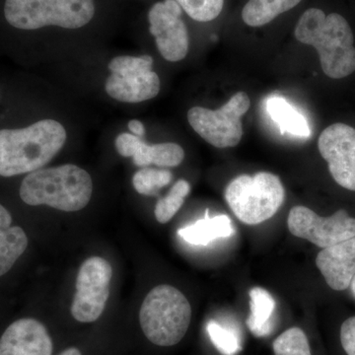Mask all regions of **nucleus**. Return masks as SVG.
Masks as SVG:
<instances>
[{
  "label": "nucleus",
  "instance_id": "f257e3e1",
  "mask_svg": "<svg viewBox=\"0 0 355 355\" xmlns=\"http://www.w3.org/2000/svg\"><path fill=\"white\" fill-rule=\"evenodd\" d=\"M294 35L300 43L316 49L327 76L342 79L355 71L354 33L340 14L326 15L316 7L307 9L298 20Z\"/></svg>",
  "mask_w": 355,
  "mask_h": 355
},
{
  "label": "nucleus",
  "instance_id": "f03ea898",
  "mask_svg": "<svg viewBox=\"0 0 355 355\" xmlns=\"http://www.w3.org/2000/svg\"><path fill=\"white\" fill-rule=\"evenodd\" d=\"M65 140L64 125L55 120L37 121L20 130H0V176L42 169L60 153Z\"/></svg>",
  "mask_w": 355,
  "mask_h": 355
},
{
  "label": "nucleus",
  "instance_id": "7ed1b4c3",
  "mask_svg": "<svg viewBox=\"0 0 355 355\" xmlns=\"http://www.w3.org/2000/svg\"><path fill=\"white\" fill-rule=\"evenodd\" d=\"M93 182L78 166L65 164L30 173L20 187V198L27 205H48L62 211L83 209L90 202Z\"/></svg>",
  "mask_w": 355,
  "mask_h": 355
},
{
  "label": "nucleus",
  "instance_id": "20e7f679",
  "mask_svg": "<svg viewBox=\"0 0 355 355\" xmlns=\"http://www.w3.org/2000/svg\"><path fill=\"white\" fill-rule=\"evenodd\" d=\"M191 308L186 296L167 284L147 294L139 322L147 340L158 347H173L183 340L191 324Z\"/></svg>",
  "mask_w": 355,
  "mask_h": 355
},
{
  "label": "nucleus",
  "instance_id": "39448f33",
  "mask_svg": "<svg viewBox=\"0 0 355 355\" xmlns=\"http://www.w3.org/2000/svg\"><path fill=\"white\" fill-rule=\"evenodd\" d=\"M286 191L279 177L261 172L254 177L241 175L228 184L225 200L243 223L257 225L272 218L282 207Z\"/></svg>",
  "mask_w": 355,
  "mask_h": 355
},
{
  "label": "nucleus",
  "instance_id": "423d86ee",
  "mask_svg": "<svg viewBox=\"0 0 355 355\" xmlns=\"http://www.w3.org/2000/svg\"><path fill=\"white\" fill-rule=\"evenodd\" d=\"M95 14L93 0H6L7 22L22 30L46 26L78 29L88 24Z\"/></svg>",
  "mask_w": 355,
  "mask_h": 355
},
{
  "label": "nucleus",
  "instance_id": "0eeeda50",
  "mask_svg": "<svg viewBox=\"0 0 355 355\" xmlns=\"http://www.w3.org/2000/svg\"><path fill=\"white\" fill-rule=\"evenodd\" d=\"M251 100L245 92H238L218 110L193 107L189 110L188 121L196 132L217 148L237 146L243 137L242 116L249 111Z\"/></svg>",
  "mask_w": 355,
  "mask_h": 355
},
{
  "label": "nucleus",
  "instance_id": "6e6552de",
  "mask_svg": "<svg viewBox=\"0 0 355 355\" xmlns=\"http://www.w3.org/2000/svg\"><path fill=\"white\" fill-rule=\"evenodd\" d=\"M153 58L120 55L110 62L111 76L106 81L107 94L125 103L153 99L160 91V79L153 70Z\"/></svg>",
  "mask_w": 355,
  "mask_h": 355
},
{
  "label": "nucleus",
  "instance_id": "1a4fd4ad",
  "mask_svg": "<svg viewBox=\"0 0 355 355\" xmlns=\"http://www.w3.org/2000/svg\"><path fill=\"white\" fill-rule=\"evenodd\" d=\"M113 270L101 257L84 261L76 279L71 314L80 323H93L104 312L110 296Z\"/></svg>",
  "mask_w": 355,
  "mask_h": 355
},
{
  "label": "nucleus",
  "instance_id": "9d476101",
  "mask_svg": "<svg viewBox=\"0 0 355 355\" xmlns=\"http://www.w3.org/2000/svg\"><path fill=\"white\" fill-rule=\"evenodd\" d=\"M287 224L291 234L322 249L355 236V218L343 209L333 216L321 217L308 207L297 205L289 212Z\"/></svg>",
  "mask_w": 355,
  "mask_h": 355
},
{
  "label": "nucleus",
  "instance_id": "9b49d317",
  "mask_svg": "<svg viewBox=\"0 0 355 355\" xmlns=\"http://www.w3.org/2000/svg\"><path fill=\"white\" fill-rule=\"evenodd\" d=\"M149 32L155 38L161 55L176 62L188 55L190 40L188 28L182 19V8L176 0H164L151 7L148 13Z\"/></svg>",
  "mask_w": 355,
  "mask_h": 355
},
{
  "label": "nucleus",
  "instance_id": "f8f14e48",
  "mask_svg": "<svg viewBox=\"0 0 355 355\" xmlns=\"http://www.w3.org/2000/svg\"><path fill=\"white\" fill-rule=\"evenodd\" d=\"M318 148L336 183L355 191V128L343 123L329 125L320 135Z\"/></svg>",
  "mask_w": 355,
  "mask_h": 355
},
{
  "label": "nucleus",
  "instance_id": "ddd939ff",
  "mask_svg": "<svg viewBox=\"0 0 355 355\" xmlns=\"http://www.w3.org/2000/svg\"><path fill=\"white\" fill-rule=\"evenodd\" d=\"M53 347L46 327L31 318L14 322L0 338V355H51Z\"/></svg>",
  "mask_w": 355,
  "mask_h": 355
},
{
  "label": "nucleus",
  "instance_id": "4468645a",
  "mask_svg": "<svg viewBox=\"0 0 355 355\" xmlns=\"http://www.w3.org/2000/svg\"><path fill=\"white\" fill-rule=\"evenodd\" d=\"M116 148L123 157H132L139 167L154 164L157 167H177L183 162L184 149L179 144H167L148 146L140 137L130 133H121L116 139Z\"/></svg>",
  "mask_w": 355,
  "mask_h": 355
},
{
  "label": "nucleus",
  "instance_id": "2eb2a0df",
  "mask_svg": "<svg viewBox=\"0 0 355 355\" xmlns=\"http://www.w3.org/2000/svg\"><path fill=\"white\" fill-rule=\"evenodd\" d=\"M316 265L331 289L345 291L355 275V236L324 248L318 254Z\"/></svg>",
  "mask_w": 355,
  "mask_h": 355
},
{
  "label": "nucleus",
  "instance_id": "dca6fc26",
  "mask_svg": "<svg viewBox=\"0 0 355 355\" xmlns=\"http://www.w3.org/2000/svg\"><path fill=\"white\" fill-rule=\"evenodd\" d=\"M12 217L0 205V277L12 268L28 246V237L19 226H11Z\"/></svg>",
  "mask_w": 355,
  "mask_h": 355
},
{
  "label": "nucleus",
  "instance_id": "f3484780",
  "mask_svg": "<svg viewBox=\"0 0 355 355\" xmlns=\"http://www.w3.org/2000/svg\"><path fill=\"white\" fill-rule=\"evenodd\" d=\"M266 108L272 120L279 125L282 135L289 133L294 137H310L311 130L305 116L291 106L286 98L272 96L266 102Z\"/></svg>",
  "mask_w": 355,
  "mask_h": 355
},
{
  "label": "nucleus",
  "instance_id": "a211bd4d",
  "mask_svg": "<svg viewBox=\"0 0 355 355\" xmlns=\"http://www.w3.org/2000/svg\"><path fill=\"white\" fill-rule=\"evenodd\" d=\"M178 234L181 236L184 241L191 245L205 246L210 242L219 238L229 237L233 234L232 224L227 216H218L209 218L205 217L186 227L180 229Z\"/></svg>",
  "mask_w": 355,
  "mask_h": 355
},
{
  "label": "nucleus",
  "instance_id": "6ab92c4d",
  "mask_svg": "<svg viewBox=\"0 0 355 355\" xmlns=\"http://www.w3.org/2000/svg\"><path fill=\"white\" fill-rule=\"evenodd\" d=\"M302 0H249L243 7L242 19L250 27H261L291 10Z\"/></svg>",
  "mask_w": 355,
  "mask_h": 355
},
{
  "label": "nucleus",
  "instance_id": "aec40b11",
  "mask_svg": "<svg viewBox=\"0 0 355 355\" xmlns=\"http://www.w3.org/2000/svg\"><path fill=\"white\" fill-rule=\"evenodd\" d=\"M250 307L251 314L247 320L250 330L257 336L268 335L272 329L270 319L275 308L272 294L261 287H254L250 291Z\"/></svg>",
  "mask_w": 355,
  "mask_h": 355
},
{
  "label": "nucleus",
  "instance_id": "412c9836",
  "mask_svg": "<svg viewBox=\"0 0 355 355\" xmlns=\"http://www.w3.org/2000/svg\"><path fill=\"white\" fill-rule=\"evenodd\" d=\"M190 191V184L184 180H180L165 198L158 200L155 207V217L159 223L165 224L171 220L184 205V198Z\"/></svg>",
  "mask_w": 355,
  "mask_h": 355
},
{
  "label": "nucleus",
  "instance_id": "4be33fe9",
  "mask_svg": "<svg viewBox=\"0 0 355 355\" xmlns=\"http://www.w3.org/2000/svg\"><path fill=\"white\" fill-rule=\"evenodd\" d=\"M275 355H312L307 336L300 328L288 329L275 338Z\"/></svg>",
  "mask_w": 355,
  "mask_h": 355
},
{
  "label": "nucleus",
  "instance_id": "5701e85b",
  "mask_svg": "<svg viewBox=\"0 0 355 355\" xmlns=\"http://www.w3.org/2000/svg\"><path fill=\"white\" fill-rule=\"evenodd\" d=\"M172 178V173L168 170L144 167L135 173L132 184L140 195L156 196L161 188L171 183Z\"/></svg>",
  "mask_w": 355,
  "mask_h": 355
},
{
  "label": "nucleus",
  "instance_id": "b1692460",
  "mask_svg": "<svg viewBox=\"0 0 355 355\" xmlns=\"http://www.w3.org/2000/svg\"><path fill=\"white\" fill-rule=\"evenodd\" d=\"M184 12L198 22L216 20L223 10L224 0H176Z\"/></svg>",
  "mask_w": 355,
  "mask_h": 355
},
{
  "label": "nucleus",
  "instance_id": "393cba45",
  "mask_svg": "<svg viewBox=\"0 0 355 355\" xmlns=\"http://www.w3.org/2000/svg\"><path fill=\"white\" fill-rule=\"evenodd\" d=\"M207 331H209L210 338L212 343L217 347V349L224 355H234L239 352V340L236 338L233 331L223 328L220 324L216 322H210L207 324Z\"/></svg>",
  "mask_w": 355,
  "mask_h": 355
},
{
  "label": "nucleus",
  "instance_id": "a878e982",
  "mask_svg": "<svg viewBox=\"0 0 355 355\" xmlns=\"http://www.w3.org/2000/svg\"><path fill=\"white\" fill-rule=\"evenodd\" d=\"M340 343L347 355H355V316L343 322L340 328Z\"/></svg>",
  "mask_w": 355,
  "mask_h": 355
},
{
  "label": "nucleus",
  "instance_id": "bb28decb",
  "mask_svg": "<svg viewBox=\"0 0 355 355\" xmlns=\"http://www.w3.org/2000/svg\"><path fill=\"white\" fill-rule=\"evenodd\" d=\"M128 130L139 137H144V133H146L144 123L137 120L130 121V123H128Z\"/></svg>",
  "mask_w": 355,
  "mask_h": 355
},
{
  "label": "nucleus",
  "instance_id": "cd10ccee",
  "mask_svg": "<svg viewBox=\"0 0 355 355\" xmlns=\"http://www.w3.org/2000/svg\"><path fill=\"white\" fill-rule=\"evenodd\" d=\"M58 355H83L81 354L80 350L76 349V347H69V349L64 350L60 352Z\"/></svg>",
  "mask_w": 355,
  "mask_h": 355
},
{
  "label": "nucleus",
  "instance_id": "c85d7f7f",
  "mask_svg": "<svg viewBox=\"0 0 355 355\" xmlns=\"http://www.w3.org/2000/svg\"><path fill=\"white\" fill-rule=\"evenodd\" d=\"M350 286H352V291L354 292V295L355 296V275L354 279L352 280V284H350Z\"/></svg>",
  "mask_w": 355,
  "mask_h": 355
}]
</instances>
